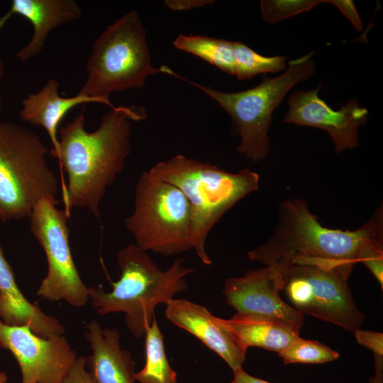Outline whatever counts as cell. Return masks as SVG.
<instances>
[{
    "instance_id": "obj_1",
    "label": "cell",
    "mask_w": 383,
    "mask_h": 383,
    "mask_svg": "<svg viewBox=\"0 0 383 383\" xmlns=\"http://www.w3.org/2000/svg\"><path fill=\"white\" fill-rule=\"evenodd\" d=\"M146 118L140 106H116L106 113L99 127L85 129V107L57 132L58 148L51 155L66 173L62 191L65 209H87L100 218L107 189L124 168L131 152V121Z\"/></svg>"
},
{
    "instance_id": "obj_2",
    "label": "cell",
    "mask_w": 383,
    "mask_h": 383,
    "mask_svg": "<svg viewBox=\"0 0 383 383\" xmlns=\"http://www.w3.org/2000/svg\"><path fill=\"white\" fill-rule=\"evenodd\" d=\"M382 237V212L354 231L323 226L301 199H290L278 207V220L272 235L248 252V258L266 265L295 258L335 261L355 265L360 248L367 241Z\"/></svg>"
},
{
    "instance_id": "obj_3",
    "label": "cell",
    "mask_w": 383,
    "mask_h": 383,
    "mask_svg": "<svg viewBox=\"0 0 383 383\" xmlns=\"http://www.w3.org/2000/svg\"><path fill=\"white\" fill-rule=\"evenodd\" d=\"M116 259L121 275L111 282L112 290L88 287L89 299L99 315L123 313L127 329L141 338L155 317L156 306L167 304L176 294L186 290L185 277L194 270L183 266L184 257L175 259L162 270L148 252L135 244L121 248Z\"/></svg>"
},
{
    "instance_id": "obj_4",
    "label": "cell",
    "mask_w": 383,
    "mask_h": 383,
    "mask_svg": "<svg viewBox=\"0 0 383 383\" xmlns=\"http://www.w3.org/2000/svg\"><path fill=\"white\" fill-rule=\"evenodd\" d=\"M148 172L184 194L191 209L193 249L204 265H210L212 260L206 250L210 231L228 210L258 189L259 175L249 169L229 172L182 154L157 162Z\"/></svg>"
},
{
    "instance_id": "obj_5",
    "label": "cell",
    "mask_w": 383,
    "mask_h": 383,
    "mask_svg": "<svg viewBox=\"0 0 383 383\" xmlns=\"http://www.w3.org/2000/svg\"><path fill=\"white\" fill-rule=\"evenodd\" d=\"M48 152L36 133L0 121V221L28 218L42 199L59 204L58 179Z\"/></svg>"
},
{
    "instance_id": "obj_6",
    "label": "cell",
    "mask_w": 383,
    "mask_h": 383,
    "mask_svg": "<svg viewBox=\"0 0 383 383\" xmlns=\"http://www.w3.org/2000/svg\"><path fill=\"white\" fill-rule=\"evenodd\" d=\"M271 265L277 267L281 292L295 309L347 331L360 328L365 315L348 286L353 265L306 257Z\"/></svg>"
},
{
    "instance_id": "obj_7",
    "label": "cell",
    "mask_w": 383,
    "mask_h": 383,
    "mask_svg": "<svg viewBox=\"0 0 383 383\" xmlns=\"http://www.w3.org/2000/svg\"><path fill=\"white\" fill-rule=\"evenodd\" d=\"M313 53L289 62L287 70L274 78H266L260 84L238 92H225L183 78L215 101L231 117L240 137L238 151L247 159L257 162L270 152L272 115L287 93L299 82L312 77L315 72Z\"/></svg>"
},
{
    "instance_id": "obj_8",
    "label": "cell",
    "mask_w": 383,
    "mask_h": 383,
    "mask_svg": "<svg viewBox=\"0 0 383 383\" xmlns=\"http://www.w3.org/2000/svg\"><path fill=\"white\" fill-rule=\"evenodd\" d=\"M87 79L79 92L109 98L115 91L140 89L147 77L163 72L151 62L139 14L131 10L109 25L94 42L87 62Z\"/></svg>"
},
{
    "instance_id": "obj_9",
    "label": "cell",
    "mask_w": 383,
    "mask_h": 383,
    "mask_svg": "<svg viewBox=\"0 0 383 383\" xmlns=\"http://www.w3.org/2000/svg\"><path fill=\"white\" fill-rule=\"evenodd\" d=\"M124 223L135 245L146 252L169 256L193 249L187 199L178 187L148 172L138 177L133 209Z\"/></svg>"
},
{
    "instance_id": "obj_10",
    "label": "cell",
    "mask_w": 383,
    "mask_h": 383,
    "mask_svg": "<svg viewBox=\"0 0 383 383\" xmlns=\"http://www.w3.org/2000/svg\"><path fill=\"white\" fill-rule=\"evenodd\" d=\"M69 218L70 212L47 199L38 201L28 217L30 231L43 248L48 263L47 274L37 296L51 302L64 301L78 308L87 303L89 292L72 258Z\"/></svg>"
},
{
    "instance_id": "obj_11",
    "label": "cell",
    "mask_w": 383,
    "mask_h": 383,
    "mask_svg": "<svg viewBox=\"0 0 383 383\" xmlns=\"http://www.w3.org/2000/svg\"><path fill=\"white\" fill-rule=\"evenodd\" d=\"M281 282L274 265L250 270L240 277L226 279L222 293L240 318L277 322L300 333L304 315L280 296Z\"/></svg>"
},
{
    "instance_id": "obj_12",
    "label": "cell",
    "mask_w": 383,
    "mask_h": 383,
    "mask_svg": "<svg viewBox=\"0 0 383 383\" xmlns=\"http://www.w3.org/2000/svg\"><path fill=\"white\" fill-rule=\"evenodd\" d=\"M0 348L16 360L21 383H62L78 357L64 335L43 338L26 326H11L1 319Z\"/></svg>"
},
{
    "instance_id": "obj_13",
    "label": "cell",
    "mask_w": 383,
    "mask_h": 383,
    "mask_svg": "<svg viewBox=\"0 0 383 383\" xmlns=\"http://www.w3.org/2000/svg\"><path fill=\"white\" fill-rule=\"evenodd\" d=\"M320 89L319 85L315 89L294 92L287 101L289 110L284 122L326 131L336 152L353 149L359 144V128L367 120V109L353 99L334 110L318 96Z\"/></svg>"
},
{
    "instance_id": "obj_14",
    "label": "cell",
    "mask_w": 383,
    "mask_h": 383,
    "mask_svg": "<svg viewBox=\"0 0 383 383\" xmlns=\"http://www.w3.org/2000/svg\"><path fill=\"white\" fill-rule=\"evenodd\" d=\"M166 318L187 331L217 353L233 372L243 368L247 350L233 333L205 306L186 299H173L167 304Z\"/></svg>"
},
{
    "instance_id": "obj_15",
    "label": "cell",
    "mask_w": 383,
    "mask_h": 383,
    "mask_svg": "<svg viewBox=\"0 0 383 383\" xmlns=\"http://www.w3.org/2000/svg\"><path fill=\"white\" fill-rule=\"evenodd\" d=\"M14 14L27 19L33 28L30 40L16 54L23 62L40 53L54 28L77 21L82 15L74 0H13L9 11L0 18V30Z\"/></svg>"
},
{
    "instance_id": "obj_16",
    "label": "cell",
    "mask_w": 383,
    "mask_h": 383,
    "mask_svg": "<svg viewBox=\"0 0 383 383\" xmlns=\"http://www.w3.org/2000/svg\"><path fill=\"white\" fill-rule=\"evenodd\" d=\"M85 337L91 350L87 367L96 383H135V363L130 352L121 348L116 328H104L91 320Z\"/></svg>"
},
{
    "instance_id": "obj_17",
    "label": "cell",
    "mask_w": 383,
    "mask_h": 383,
    "mask_svg": "<svg viewBox=\"0 0 383 383\" xmlns=\"http://www.w3.org/2000/svg\"><path fill=\"white\" fill-rule=\"evenodd\" d=\"M0 319L11 326H26L43 338L64 335L60 321L30 302L18 287L13 270L0 246Z\"/></svg>"
},
{
    "instance_id": "obj_18",
    "label": "cell",
    "mask_w": 383,
    "mask_h": 383,
    "mask_svg": "<svg viewBox=\"0 0 383 383\" xmlns=\"http://www.w3.org/2000/svg\"><path fill=\"white\" fill-rule=\"evenodd\" d=\"M58 88V82L50 79L40 90L30 94L22 101L19 111L22 121L45 128L52 145L50 155L58 148V126L72 108L87 103H101L111 109L116 107L109 98L90 96L79 91L75 96L63 97L59 94Z\"/></svg>"
},
{
    "instance_id": "obj_19",
    "label": "cell",
    "mask_w": 383,
    "mask_h": 383,
    "mask_svg": "<svg viewBox=\"0 0 383 383\" xmlns=\"http://www.w3.org/2000/svg\"><path fill=\"white\" fill-rule=\"evenodd\" d=\"M220 320L246 350L249 347H259L279 353L300 334L287 326L270 321L234 316Z\"/></svg>"
},
{
    "instance_id": "obj_20",
    "label": "cell",
    "mask_w": 383,
    "mask_h": 383,
    "mask_svg": "<svg viewBox=\"0 0 383 383\" xmlns=\"http://www.w3.org/2000/svg\"><path fill=\"white\" fill-rule=\"evenodd\" d=\"M173 45L217 67L226 74H235L233 41L202 35L180 34L174 40Z\"/></svg>"
},
{
    "instance_id": "obj_21",
    "label": "cell",
    "mask_w": 383,
    "mask_h": 383,
    "mask_svg": "<svg viewBox=\"0 0 383 383\" xmlns=\"http://www.w3.org/2000/svg\"><path fill=\"white\" fill-rule=\"evenodd\" d=\"M145 340V362L135 374L140 383H177V372L170 366L165 350L164 337L155 317L147 328Z\"/></svg>"
},
{
    "instance_id": "obj_22",
    "label": "cell",
    "mask_w": 383,
    "mask_h": 383,
    "mask_svg": "<svg viewBox=\"0 0 383 383\" xmlns=\"http://www.w3.org/2000/svg\"><path fill=\"white\" fill-rule=\"evenodd\" d=\"M235 74L245 80L262 73H276L286 67V57L262 56L241 42H233Z\"/></svg>"
},
{
    "instance_id": "obj_23",
    "label": "cell",
    "mask_w": 383,
    "mask_h": 383,
    "mask_svg": "<svg viewBox=\"0 0 383 383\" xmlns=\"http://www.w3.org/2000/svg\"><path fill=\"white\" fill-rule=\"evenodd\" d=\"M284 364H322L339 357V353L316 340L297 338L277 353Z\"/></svg>"
},
{
    "instance_id": "obj_24",
    "label": "cell",
    "mask_w": 383,
    "mask_h": 383,
    "mask_svg": "<svg viewBox=\"0 0 383 383\" xmlns=\"http://www.w3.org/2000/svg\"><path fill=\"white\" fill-rule=\"evenodd\" d=\"M328 3L325 0H272L261 1L260 10L262 18L270 23L280 21L300 13L307 11L313 7Z\"/></svg>"
},
{
    "instance_id": "obj_25",
    "label": "cell",
    "mask_w": 383,
    "mask_h": 383,
    "mask_svg": "<svg viewBox=\"0 0 383 383\" xmlns=\"http://www.w3.org/2000/svg\"><path fill=\"white\" fill-rule=\"evenodd\" d=\"M357 262L363 264L373 274L383 289V248L382 237L365 243L357 254Z\"/></svg>"
},
{
    "instance_id": "obj_26",
    "label": "cell",
    "mask_w": 383,
    "mask_h": 383,
    "mask_svg": "<svg viewBox=\"0 0 383 383\" xmlns=\"http://www.w3.org/2000/svg\"><path fill=\"white\" fill-rule=\"evenodd\" d=\"M353 332L358 344L371 350L374 357H383L382 333L360 328H357Z\"/></svg>"
},
{
    "instance_id": "obj_27",
    "label": "cell",
    "mask_w": 383,
    "mask_h": 383,
    "mask_svg": "<svg viewBox=\"0 0 383 383\" xmlns=\"http://www.w3.org/2000/svg\"><path fill=\"white\" fill-rule=\"evenodd\" d=\"M62 383H96L87 370V357L79 356L68 372Z\"/></svg>"
},
{
    "instance_id": "obj_28",
    "label": "cell",
    "mask_w": 383,
    "mask_h": 383,
    "mask_svg": "<svg viewBox=\"0 0 383 383\" xmlns=\"http://www.w3.org/2000/svg\"><path fill=\"white\" fill-rule=\"evenodd\" d=\"M328 3L335 6L350 21L357 31L362 29V21L353 1L328 0Z\"/></svg>"
},
{
    "instance_id": "obj_29",
    "label": "cell",
    "mask_w": 383,
    "mask_h": 383,
    "mask_svg": "<svg viewBox=\"0 0 383 383\" xmlns=\"http://www.w3.org/2000/svg\"><path fill=\"white\" fill-rule=\"evenodd\" d=\"M213 3L212 0H165L163 1L165 6L174 11L201 8Z\"/></svg>"
},
{
    "instance_id": "obj_30",
    "label": "cell",
    "mask_w": 383,
    "mask_h": 383,
    "mask_svg": "<svg viewBox=\"0 0 383 383\" xmlns=\"http://www.w3.org/2000/svg\"><path fill=\"white\" fill-rule=\"evenodd\" d=\"M231 383H271L265 381L262 379L255 377L245 371L243 368L233 372V379Z\"/></svg>"
},
{
    "instance_id": "obj_31",
    "label": "cell",
    "mask_w": 383,
    "mask_h": 383,
    "mask_svg": "<svg viewBox=\"0 0 383 383\" xmlns=\"http://www.w3.org/2000/svg\"><path fill=\"white\" fill-rule=\"evenodd\" d=\"M374 375L371 377L369 383H383V357H374Z\"/></svg>"
},
{
    "instance_id": "obj_32",
    "label": "cell",
    "mask_w": 383,
    "mask_h": 383,
    "mask_svg": "<svg viewBox=\"0 0 383 383\" xmlns=\"http://www.w3.org/2000/svg\"><path fill=\"white\" fill-rule=\"evenodd\" d=\"M4 68H5L4 62L3 60H0V113L3 108V98H2V94H1V82L3 75L4 73Z\"/></svg>"
},
{
    "instance_id": "obj_33",
    "label": "cell",
    "mask_w": 383,
    "mask_h": 383,
    "mask_svg": "<svg viewBox=\"0 0 383 383\" xmlns=\"http://www.w3.org/2000/svg\"><path fill=\"white\" fill-rule=\"evenodd\" d=\"M8 380V377L6 372H0V383H6Z\"/></svg>"
}]
</instances>
